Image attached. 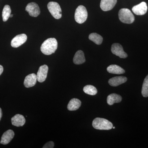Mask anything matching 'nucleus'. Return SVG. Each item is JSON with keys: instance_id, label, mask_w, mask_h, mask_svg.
<instances>
[{"instance_id": "1", "label": "nucleus", "mask_w": 148, "mask_h": 148, "mask_svg": "<svg viewBox=\"0 0 148 148\" xmlns=\"http://www.w3.org/2000/svg\"><path fill=\"white\" fill-rule=\"evenodd\" d=\"M58 47V42L55 38H49L45 41L40 47L43 54L49 55L54 53Z\"/></svg>"}, {"instance_id": "2", "label": "nucleus", "mask_w": 148, "mask_h": 148, "mask_svg": "<svg viewBox=\"0 0 148 148\" xmlns=\"http://www.w3.org/2000/svg\"><path fill=\"white\" fill-rule=\"evenodd\" d=\"M92 125L95 129L99 130H109L113 127L112 123L110 121L101 118H96L93 120Z\"/></svg>"}, {"instance_id": "3", "label": "nucleus", "mask_w": 148, "mask_h": 148, "mask_svg": "<svg viewBox=\"0 0 148 148\" xmlns=\"http://www.w3.org/2000/svg\"><path fill=\"white\" fill-rule=\"evenodd\" d=\"M119 17L122 22L125 24H132L135 21V16L131 11L127 8H122L119 12Z\"/></svg>"}, {"instance_id": "4", "label": "nucleus", "mask_w": 148, "mask_h": 148, "mask_svg": "<svg viewBox=\"0 0 148 148\" xmlns=\"http://www.w3.org/2000/svg\"><path fill=\"white\" fill-rule=\"evenodd\" d=\"M88 17L86 9L83 5H79L77 8L75 14V19L77 23L82 24L86 21Z\"/></svg>"}, {"instance_id": "5", "label": "nucleus", "mask_w": 148, "mask_h": 148, "mask_svg": "<svg viewBox=\"0 0 148 148\" xmlns=\"http://www.w3.org/2000/svg\"><path fill=\"white\" fill-rule=\"evenodd\" d=\"M47 8L51 15L56 19H60L62 16V10L60 5L56 2H50L47 5Z\"/></svg>"}, {"instance_id": "6", "label": "nucleus", "mask_w": 148, "mask_h": 148, "mask_svg": "<svg viewBox=\"0 0 148 148\" xmlns=\"http://www.w3.org/2000/svg\"><path fill=\"white\" fill-rule=\"evenodd\" d=\"M111 51L114 54L121 58H127V55L123 50V48L119 43H114L112 46Z\"/></svg>"}, {"instance_id": "7", "label": "nucleus", "mask_w": 148, "mask_h": 148, "mask_svg": "<svg viewBox=\"0 0 148 148\" xmlns=\"http://www.w3.org/2000/svg\"><path fill=\"white\" fill-rule=\"evenodd\" d=\"M26 10L30 16L33 17H37L39 15L40 12L39 7L37 3L34 2L28 4L26 7Z\"/></svg>"}, {"instance_id": "8", "label": "nucleus", "mask_w": 148, "mask_h": 148, "mask_svg": "<svg viewBox=\"0 0 148 148\" xmlns=\"http://www.w3.org/2000/svg\"><path fill=\"white\" fill-rule=\"evenodd\" d=\"M27 39V35L21 34L16 36L12 40L11 45L12 47L17 48L26 42Z\"/></svg>"}, {"instance_id": "9", "label": "nucleus", "mask_w": 148, "mask_h": 148, "mask_svg": "<svg viewBox=\"0 0 148 148\" xmlns=\"http://www.w3.org/2000/svg\"><path fill=\"white\" fill-rule=\"evenodd\" d=\"M48 71V67L47 65H44L41 66L37 73V81L40 83L44 82L46 79Z\"/></svg>"}, {"instance_id": "10", "label": "nucleus", "mask_w": 148, "mask_h": 148, "mask_svg": "<svg viewBox=\"0 0 148 148\" xmlns=\"http://www.w3.org/2000/svg\"><path fill=\"white\" fill-rule=\"evenodd\" d=\"M147 3L143 2L138 5L134 6L132 8V11L136 15H143L147 13Z\"/></svg>"}, {"instance_id": "11", "label": "nucleus", "mask_w": 148, "mask_h": 148, "mask_svg": "<svg viewBox=\"0 0 148 148\" xmlns=\"http://www.w3.org/2000/svg\"><path fill=\"white\" fill-rule=\"evenodd\" d=\"M116 3L117 0H101L100 7L104 11H108L112 9Z\"/></svg>"}, {"instance_id": "12", "label": "nucleus", "mask_w": 148, "mask_h": 148, "mask_svg": "<svg viewBox=\"0 0 148 148\" xmlns=\"http://www.w3.org/2000/svg\"><path fill=\"white\" fill-rule=\"evenodd\" d=\"M37 81V75L34 73L29 74L25 77L24 81V86L30 88L34 86Z\"/></svg>"}, {"instance_id": "13", "label": "nucleus", "mask_w": 148, "mask_h": 148, "mask_svg": "<svg viewBox=\"0 0 148 148\" xmlns=\"http://www.w3.org/2000/svg\"><path fill=\"white\" fill-rule=\"evenodd\" d=\"M14 136V133L13 130H8L3 134L0 143L4 145H7L10 143Z\"/></svg>"}, {"instance_id": "14", "label": "nucleus", "mask_w": 148, "mask_h": 148, "mask_svg": "<svg viewBox=\"0 0 148 148\" xmlns=\"http://www.w3.org/2000/svg\"><path fill=\"white\" fill-rule=\"evenodd\" d=\"M11 121L12 125L16 127H20L25 124L26 120L23 115L17 114L11 119Z\"/></svg>"}, {"instance_id": "15", "label": "nucleus", "mask_w": 148, "mask_h": 148, "mask_svg": "<svg viewBox=\"0 0 148 148\" xmlns=\"http://www.w3.org/2000/svg\"><path fill=\"white\" fill-rule=\"evenodd\" d=\"M127 78L124 76L114 77L109 80V84L112 86H117L127 81Z\"/></svg>"}, {"instance_id": "16", "label": "nucleus", "mask_w": 148, "mask_h": 148, "mask_svg": "<svg viewBox=\"0 0 148 148\" xmlns=\"http://www.w3.org/2000/svg\"><path fill=\"white\" fill-rule=\"evenodd\" d=\"M74 64L76 65H80L84 63L86 60L83 51L79 50L75 53L73 58Z\"/></svg>"}, {"instance_id": "17", "label": "nucleus", "mask_w": 148, "mask_h": 148, "mask_svg": "<svg viewBox=\"0 0 148 148\" xmlns=\"http://www.w3.org/2000/svg\"><path fill=\"white\" fill-rule=\"evenodd\" d=\"M81 101L77 98H73L68 104L67 108L70 111H75L78 110L81 106Z\"/></svg>"}, {"instance_id": "18", "label": "nucleus", "mask_w": 148, "mask_h": 148, "mask_svg": "<svg viewBox=\"0 0 148 148\" xmlns=\"http://www.w3.org/2000/svg\"><path fill=\"white\" fill-rule=\"evenodd\" d=\"M121 96L116 93H112L108 96L107 103L110 106H112L115 103H119L122 101Z\"/></svg>"}, {"instance_id": "19", "label": "nucleus", "mask_w": 148, "mask_h": 148, "mask_svg": "<svg viewBox=\"0 0 148 148\" xmlns=\"http://www.w3.org/2000/svg\"><path fill=\"white\" fill-rule=\"evenodd\" d=\"M107 71L110 73L122 74L125 73V71L119 66L116 65H112L107 68Z\"/></svg>"}, {"instance_id": "20", "label": "nucleus", "mask_w": 148, "mask_h": 148, "mask_svg": "<svg viewBox=\"0 0 148 148\" xmlns=\"http://www.w3.org/2000/svg\"><path fill=\"white\" fill-rule=\"evenodd\" d=\"M88 38L90 40L98 45H100L103 42V37L97 33H92L90 34Z\"/></svg>"}, {"instance_id": "21", "label": "nucleus", "mask_w": 148, "mask_h": 148, "mask_svg": "<svg viewBox=\"0 0 148 148\" xmlns=\"http://www.w3.org/2000/svg\"><path fill=\"white\" fill-rule=\"evenodd\" d=\"M11 12V10L9 5H6L4 7L2 12L3 21L5 22L8 20L9 18L10 17Z\"/></svg>"}, {"instance_id": "22", "label": "nucleus", "mask_w": 148, "mask_h": 148, "mask_svg": "<svg viewBox=\"0 0 148 148\" xmlns=\"http://www.w3.org/2000/svg\"><path fill=\"white\" fill-rule=\"evenodd\" d=\"M83 90L85 93L91 95H96L98 92L96 88L90 85H88L85 86Z\"/></svg>"}, {"instance_id": "23", "label": "nucleus", "mask_w": 148, "mask_h": 148, "mask_svg": "<svg viewBox=\"0 0 148 148\" xmlns=\"http://www.w3.org/2000/svg\"><path fill=\"white\" fill-rule=\"evenodd\" d=\"M142 95L144 97H148V75L144 81L142 89Z\"/></svg>"}, {"instance_id": "24", "label": "nucleus", "mask_w": 148, "mask_h": 148, "mask_svg": "<svg viewBox=\"0 0 148 148\" xmlns=\"http://www.w3.org/2000/svg\"><path fill=\"white\" fill-rule=\"evenodd\" d=\"M54 146V143L52 141H50L45 144L43 147V148H53Z\"/></svg>"}, {"instance_id": "25", "label": "nucleus", "mask_w": 148, "mask_h": 148, "mask_svg": "<svg viewBox=\"0 0 148 148\" xmlns=\"http://www.w3.org/2000/svg\"><path fill=\"white\" fill-rule=\"evenodd\" d=\"M3 71V68L1 65H0V75L2 73Z\"/></svg>"}, {"instance_id": "26", "label": "nucleus", "mask_w": 148, "mask_h": 148, "mask_svg": "<svg viewBox=\"0 0 148 148\" xmlns=\"http://www.w3.org/2000/svg\"><path fill=\"white\" fill-rule=\"evenodd\" d=\"M2 111L1 109L0 108V121H1V119L2 117Z\"/></svg>"}, {"instance_id": "27", "label": "nucleus", "mask_w": 148, "mask_h": 148, "mask_svg": "<svg viewBox=\"0 0 148 148\" xmlns=\"http://www.w3.org/2000/svg\"><path fill=\"white\" fill-rule=\"evenodd\" d=\"M13 16V14H10V17H12Z\"/></svg>"}, {"instance_id": "28", "label": "nucleus", "mask_w": 148, "mask_h": 148, "mask_svg": "<svg viewBox=\"0 0 148 148\" xmlns=\"http://www.w3.org/2000/svg\"><path fill=\"white\" fill-rule=\"evenodd\" d=\"M112 128H113V129H114L115 127H112Z\"/></svg>"}]
</instances>
